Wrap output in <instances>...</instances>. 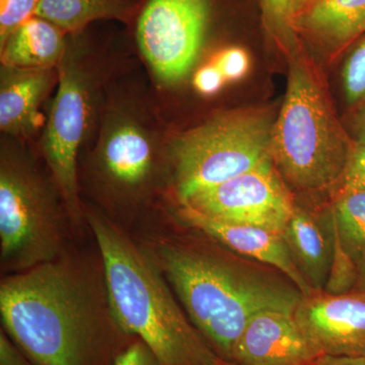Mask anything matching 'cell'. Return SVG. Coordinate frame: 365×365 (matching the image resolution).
Segmentation results:
<instances>
[{
    "mask_svg": "<svg viewBox=\"0 0 365 365\" xmlns=\"http://www.w3.org/2000/svg\"><path fill=\"white\" fill-rule=\"evenodd\" d=\"M178 216L187 227L203 232L234 253L279 271L304 297L316 292L295 265L282 235L260 227L217 222L186 206H179Z\"/></svg>",
    "mask_w": 365,
    "mask_h": 365,
    "instance_id": "4fadbf2b",
    "label": "cell"
},
{
    "mask_svg": "<svg viewBox=\"0 0 365 365\" xmlns=\"http://www.w3.org/2000/svg\"><path fill=\"white\" fill-rule=\"evenodd\" d=\"M114 365H162L155 353L138 338L124 350Z\"/></svg>",
    "mask_w": 365,
    "mask_h": 365,
    "instance_id": "cb8c5ba5",
    "label": "cell"
},
{
    "mask_svg": "<svg viewBox=\"0 0 365 365\" xmlns=\"http://www.w3.org/2000/svg\"><path fill=\"white\" fill-rule=\"evenodd\" d=\"M357 270H359V277H357L356 287L354 290L365 292V253L357 263Z\"/></svg>",
    "mask_w": 365,
    "mask_h": 365,
    "instance_id": "f546056e",
    "label": "cell"
},
{
    "mask_svg": "<svg viewBox=\"0 0 365 365\" xmlns=\"http://www.w3.org/2000/svg\"><path fill=\"white\" fill-rule=\"evenodd\" d=\"M88 230L104 262L113 307L125 330L150 347L162 365H217L157 266L130 232L83 204Z\"/></svg>",
    "mask_w": 365,
    "mask_h": 365,
    "instance_id": "3957f363",
    "label": "cell"
},
{
    "mask_svg": "<svg viewBox=\"0 0 365 365\" xmlns=\"http://www.w3.org/2000/svg\"><path fill=\"white\" fill-rule=\"evenodd\" d=\"M125 0H42L35 16L49 21L64 33L81 32L91 21L127 20Z\"/></svg>",
    "mask_w": 365,
    "mask_h": 365,
    "instance_id": "ac0fdd59",
    "label": "cell"
},
{
    "mask_svg": "<svg viewBox=\"0 0 365 365\" xmlns=\"http://www.w3.org/2000/svg\"><path fill=\"white\" fill-rule=\"evenodd\" d=\"M322 365H365L364 357L327 356Z\"/></svg>",
    "mask_w": 365,
    "mask_h": 365,
    "instance_id": "f1b7e54d",
    "label": "cell"
},
{
    "mask_svg": "<svg viewBox=\"0 0 365 365\" xmlns=\"http://www.w3.org/2000/svg\"><path fill=\"white\" fill-rule=\"evenodd\" d=\"M170 177L169 150L143 114L126 106L110 108L83 170L93 207L130 232Z\"/></svg>",
    "mask_w": 365,
    "mask_h": 365,
    "instance_id": "277c9868",
    "label": "cell"
},
{
    "mask_svg": "<svg viewBox=\"0 0 365 365\" xmlns=\"http://www.w3.org/2000/svg\"><path fill=\"white\" fill-rule=\"evenodd\" d=\"M283 237L299 272L313 288L323 292L332 266L334 225L329 216L327 225L295 205L288 220Z\"/></svg>",
    "mask_w": 365,
    "mask_h": 365,
    "instance_id": "9a60e30c",
    "label": "cell"
},
{
    "mask_svg": "<svg viewBox=\"0 0 365 365\" xmlns=\"http://www.w3.org/2000/svg\"><path fill=\"white\" fill-rule=\"evenodd\" d=\"M186 206L211 220L283 234L295 204L272 160L199 192Z\"/></svg>",
    "mask_w": 365,
    "mask_h": 365,
    "instance_id": "30bf717a",
    "label": "cell"
},
{
    "mask_svg": "<svg viewBox=\"0 0 365 365\" xmlns=\"http://www.w3.org/2000/svg\"><path fill=\"white\" fill-rule=\"evenodd\" d=\"M210 14L209 0H150L137 24V42L157 78L172 85L198 58Z\"/></svg>",
    "mask_w": 365,
    "mask_h": 365,
    "instance_id": "9c48e42d",
    "label": "cell"
},
{
    "mask_svg": "<svg viewBox=\"0 0 365 365\" xmlns=\"http://www.w3.org/2000/svg\"><path fill=\"white\" fill-rule=\"evenodd\" d=\"M307 337L294 314L264 311L250 319L230 361L237 365H322L326 359Z\"/></svg>",
    "mask_w": 365,
    "mask_h": 365,
    "instance_id": "7c38bea8",
    "label": "cell"
},
{
    "mask_svg": "<svg viewBox=\"0 0 365 365\" xmlns=\"http://www.w3.org/2000/svg\"><path fill=\"white\" fill-rule=\"evenodd\" d=\"M294 317L325 356L365 359V292H314L302 299Z\"/></svg>",
    "mask_w": 365,
    "mask_h": 365,
    "instance_id": "8fae6325",
    "label": "cell"
},
{
    "mask_svg": "<svg viewBox=\"0 0 365 365\" xmlns=\"http://www.w3.org/2000/svg\"><path fill=\"white\" fill-rule=\"evenodd\" d=\"M294 26L332 47H343L365 34V0H314Z\"/></svg>",
    "mask_w": 365,
    "mask_h": 365,
    "instance_id": "e0dca14e",
    "label": "cell"
},
{
    "mask_svg": "<svg viewBox=\"0 0 365 365\" xmlns=\"http://www.w3.org/2000/svg\"><path fill=\"white\" fill-rule=\"evenodd\" d=\"M202 235L155 230L136 241L211 349L230 362L250 319L264 311L294 314L304 297L279 271L244 260Z\"/></svg>",
    "mask_w": 365,
    "mask_h": 365,
    "instance_id": "7a4b0ae2",
    "label": "cell"
},
{
    "mask_svg": "<svg viewBox=\"0 0 365 365\" xmlns=\"http://www.w3.org/2000/svg\"><path fill=\"white\" fill-rule=\"evenodd\" d=\"M331 215L341 246L359 263L365 253V191L337 189Z\"/></svg>",
    "mask_w": 365,
    "mask_h": 365,
    "instance_id": "d6986e66",
    "label": "cell"
},
{
    "mask_svg": "<svg viewBox=\"0 0 365 365\" xmlns=\"http://www.w3.org/2000/svg\"><path fill=\"white\" fill-rule=\"evenodd\" d=\"M292 0H261L264 26L271 36L284 47L295 43Z\"/></svg>",
    "mask_w": 365,
    "mask_h": 365,
    "instance_id": "ffe728a7",
    "label": "cell"
},
{
    "mask_svg": "<svg viewBox=\"0 0 365 365\" xmlns=\"http://www.w3.org/2000/svg\"><path fill=\"white\" fill-rule=\"evenodd\" d=\"M2 329L36 365H114L136 339L120 323L104 262L69 247L0 282Z\"/></svg>",
    "mask_w": 365,
    "mask_h": 365,
    "instance_id": "6da1fadb",
    "label": "cell"
},
{
    "mask_svg": "<svg viewBox=\"0 0 365 365\" xmlns=\"http://www.w3.org/2000/svg\"><path fill=\"white\" fill-rule=\"evenodd\" d=\"M42 0H0V46L26 21L35 16Z\"/></svg>",
    "mask_w": 365,
    "mask_h": 365,
    "instance_id": "7402d4cb",
    "label": "cell"
},
{
    "mask_svg": "<svg viewBox=\"0 0 365 365\" xmlns=\"http://www.w3.org/2000/svg\"><path fill=\"white\" fill-rule=\"evenodd\" d=\"M354 145L309 67L292 60L287 93L271 134V158L281 178L304 191L336 186Z\"/></svg>",
    "mask_w": 365,
    "mask_h": 365,
    "instance_id": "5b68a950",
    "label": "cell"
},
{
    "mask_svg": "<svg viewBox=\"0 0 365 365\" xmlns=\"http://www.w3.org/2000/svg\"><path fill=\"white\" fill-rule=\"evenodd\" d=\"M0 365H36L2 328L0 330Z\"/></svg>",
    "mask_w": 365,
    "mask_h": 365,
    "instance_id": "484cf974",
    "label": "cell"
},
{
    "mask_svg": "<svg viewBox=\"0 0 365 365\" xmlns=\"http://www.w3.org/2000/svg\"><path fill=\"white\" fill-rule=\"evenodd\" d=\"M58 86L42 137V153L76 235L88 227L78 160L97 109L98 76L86 49L68 42L58 66Z\"/></svg>",
    "mask_w": 365,
    "mask_h": 365,
    "instance_id": "ba28073f",
    "label": "cell"
},
{
    "mask_svg": "<svg viewBox=\"0 0 365 365\" xmlns=\"http://www.w3.org/2000/svg\"><path fill=\"white\" fill-rule=\"evenodd\" d=\"M337 189L365 191V146L355 144Z\"/></svg>",
    "mask_w": 365,
    "mask_h": 365,
    "instance_id": "603a6c76",
    "label": "cell"
},
{
    "mask_svg": "<svg viewBox=\"0 0 365 365\" xmlns=\"http://www.w3.org/2000/svg\"><path fill=\"white\" fill-rule=\"evenodd\" d=\"M217 365H237L235 364H232V362L225 361V360H220V364Z\"/></svg>",
    "mask_w": 365,
    "mask_h": 365,
    "instance_id": "1f68e13d",
    "label": "cell"
},
{
    "mask_svg": "<svg viewBox=\"0 0 365 365\" xmlns=\"http://www.w3.org/2000/svg\"><path fill=\"white\" fill-rule=\"evenodd\" d=\"M58 26L33 16L0 46L1 64L20 68H57L68 41Z\"/></svg>",
    "mask_w": 365,
    "mask_h": 365,
    "instance_id": "2e32d148",
    "label": "cell"
},
{
    "mask_svg": "<svg viewBox=\"0 0 365 365\" xmlns=\"http://www.w3.org/2000/svg\"><path fill=\"white\" fill-rule=\"evenodd\" d=\"M314 0H292V16H294V20L295 23V20H297V16L299 14L304 13V11L311 6Z\"/></svg>",
    "mask_w": 365,
    "mask_h": 365,
    "instance_id": "4dcf8cb0",
    "label": "cell"
},
{
    "mask_svg": "<svg viewBox=\"0 0 365 365\" xmlns=\"http://www.w3.org/2000/svg\"><path fill=\"white\" fill-rule=\"evenodd\" d=\"M223 79L225 78L218 67H204L196 74L195 86L204 93H212L220 88Z\"/></svg>",
    "mask_w": 365,
    "mask_h": 365,
    "instance_id": "4316f807",
    "label": "cell"
},
{
    "mask_svg": "<svg viewBox=\"0 0 365 365\" xmlns=\"http://www.w3.org/2000/svg\"><path fill=\"white\" fill-rule=\"evenodd\" d=\"M272 127L264 113L232 111L177 138L169 153L170 187L178 204L272 160Z\"/></svg>",
    "mask_w": 365,
    "mask_h": 365,
    "instance_id": "52a82bcc",
    "label": "cell"
},
{
    "mask_svg": "<svg viewBox=\"0 0 365 365\" xmlns=\"http://www.w3.org/2000/svg\"><path fill=\"white\" fill-rule=\"evenodd\" d=\"M58 83L57 68H0V129L11 137H29L39 128L40 106Z\"/></svg>",
    "mask_w": 365,
    "mask_h": 365,
    "instance_id": "5bb4252c",
    "label": "cell"
},
{
    "mask_svg": "<svg viewBox=\"0 0 365 365\" xmlns=\"http://www.w3.org/2000/svg\"><path fill=\"white\" fill-rule=\"evenodd\" d=\"M342 81L348 104L359 106L365 102V36L348 55Z\"/></svg>",
    "mask_w": 365,
    "mask_h": 365,
    "instance_id": "44dd1931",
    "label": "cell"
},
{
    "mask_svg": "<svg viewBox=\"0 0 365 365\" xmlns=\"http://www.w3.org/2000/svg\"><path fill=\"white\" fill-rule=\"evenodd\" d=\"M355 144L360 146H365V102L359 105V111L354 118Z\"/></svg>",
    "mask_w": 365,
    "mask_h": 365,
    "instance_id": "83f0119b",
    "label": "cell"
},
{
    "mask_svg": "<svg viewBox=\"0 0 365 365\" xmlns=\"http://www.w3.org/2000/svg\"><path fill=\"white\" fill-rule=\"evenodd\" d=\"M217 67L223 78L237 79L246 73L249 67V58L242 49L232 48L220 56Z\"/></svg>",
    "mask_w": 365,
    "mask_h": 365,
    "instance_id": "d4e9b609",
    "label": "cell"
},
{
    "mask_svg": "<svg viewBox=\"0 0 365 365\" xmlns=\"http://www.w3.org/2000/svg\"><path fill=\"white\" fill-rule=\"evenodd\" d=\"M76 235L53 179L25 151L2 143L0 153V267L24 272L55 260Z\"/></svg>",
    "mask_w": 365,
    "mask_h": 365,
    "instance_id": "8992f818",
    "label": "cell"
}]
</instances>
